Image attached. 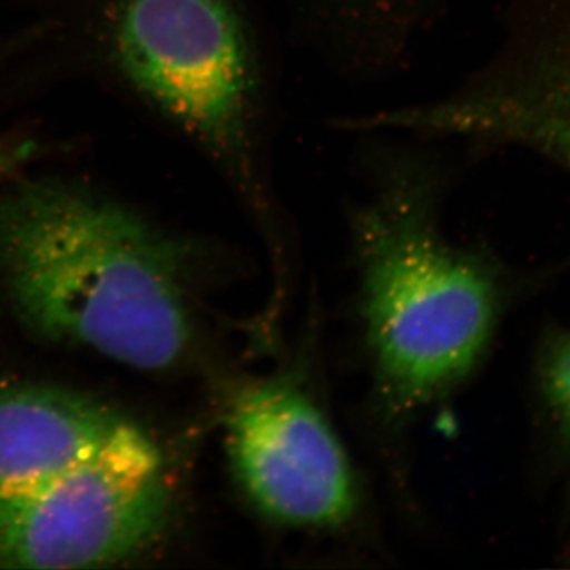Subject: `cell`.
<instances>
[{
	"instance_id": "1",
	"label": "cell",
	"mask_w": 570,
	"mask_h": 570,
	"mask_svg": "<svg viewBox=\"0 0 570 570\" xmlns=\"http://www.w3.org/2000/svg\"><path fill=\"white\" fill-rule=\"evenodd\" d=\"M362 141L365 190L348 213L362 309L379 382L393 406H423L475 365L494 317L493 285L449 242L444 142L390 132Z\"/></svg>"
},
{
	"instance_id": "2",
	"label": "cell",
	"mask_w": 570,
	"mask_h": 570,
	"mask_svg": "<svg viewBox=\"0 0 570 570\" xmlns=\"http://www.w3.org/2000/svg\"><path fill=\"white\" fill-rule=\"evenodd\" d=\"M189 247L99 195L56 181L0 194V281L14 313L55 343L137 370L174 366L193 336Z\"/></svg>"
},
{
	"instance_id": "3",
	"label": "cell",
	"mask_w": 570,
	"mask_h": 570,
	"mask_svg": "<svg viewBox=\"0 0 570 570\" xmlns=\"http://www.w3.org/2000/svg\"><path fill=\"white\" fill-rule=\"evenodd\" d=\"M112 61L204 154L266 245L284 246L279 80L257 0H118Z\"/></svg>"
},
{
	"instance_id": "4",
	"label": "cell",
	"mask_w": 570,
	"mask_h": 570,
	"mask_svg": "<svg viewBox=\"0 0 570 570\" xmlns=\"http://www.w3.org/2000/svg\"><path fill=\"white\" fill-rule=\"evenodd\" d=\"M163 452L134 425L91 460L0 494V568L85 569L134 557L164 531Z\"/></svg>"
},
{
	"instance_id": "5",
	"label": "cell",
	"mask_w": 570,
	"mask_h": 570,
	"mask_svg": "<svg viewBox=\"0 0 570 570\" xmlns=\"http://www.w3.org/2000/svg\"><path fill=\"white\" fill-rule=\"evenodd\" d=\"M228 455L239 485L268 519L335 528L356 508V482L335 430L291 379L247 384L225 412Z\"/></svg>"
},
{
	"instance_id": "6",
	"label": "cell",
	"mask_w": 570,
	"mask_h": 570,
	"mask_svg": "<svg viewBox=\"0 0 570 570\" xmlns=\"http://www.w3.org/2000/svg\"><path fill=\"white\" fill-rule=\"evenodd\" d=\"M132 425L88 396L40 385H0V494L94 459Z\"/></svg>"
},
{
	"instance_id": "7",
	"label": "cell",
	"mask_w": 570,
	"mask_h": 570,
	"mask_svg": "<svg viewBox=\"0 0 570 570\" xmlns=\"http://www.w3.org/2000/svg\"><path fill=\"white\" fill-rule=\"evenodd\" d=\"M295 31L317 50L358 63L403 61L444 0H284Z\"/></svg>"
},
{
	"instance_id": "8",
	"label": "cell",
	"mask_w": 570,
	"mask_h": 570,
	"mask_svg": "<svg viewBox=\"0 0 570 570\" xmlns=\"http://www.w3.org/2000/svg\"><path fill=\"white\" fill-rule=\"evenodd\" d=\"M469 132L483 142H517L570 167V52L549 70L509 75L471 108Z\"/></svg>"
},
{
	"instance_id": "9",
	"label": "cell",
	"mask_w": 570,
	"mask_h": 570,
	"mask_svg": "<svg viewBox=\"0 0 570 570\" xmlns=\"http://www.w3.org/2000/svg\"><path fill=\"white\" fill-rule=\"evenodd\" d=\"M547 395L570 434V336L551 354L546 371Z\"/></svg>"
},
{
	"instance_id": "10",
	"label": "cell",
	"mask_w": 570,
	"mask_h": 570,
	"mask_svg": "<svg viewBox=\"0 0 570 570\" xmlns=\"http://www.w3.org/2000/svg\"><path fill=\"white\" fill-rule=\"evenodd\" d=\"M36 151L31 142L2 141L0 142V179L10 178L31 159Z\"/></svg>"
}]
</instances>
